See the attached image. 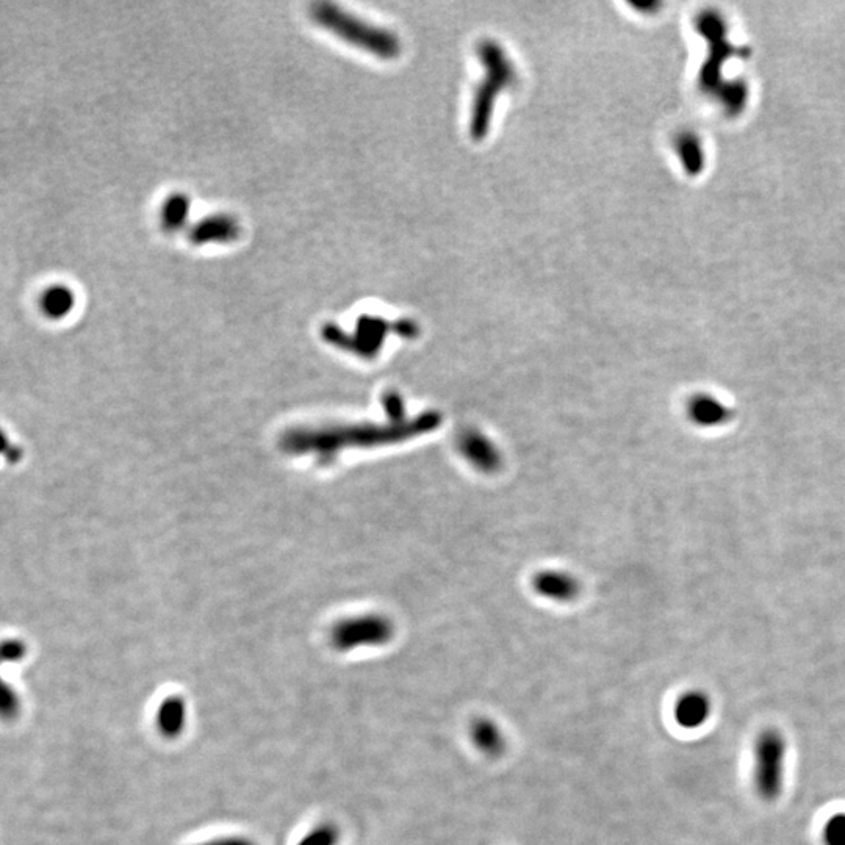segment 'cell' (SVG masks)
I'll return each instance as SVG.
<instances>
[{"instance_id": "obj_1", "label": "cell", "mask_w": 845, "mask_h": 845, "mask_svg": "<svg viewBox=\"0 0 845 845\" xmlns=\"http://www.w3.org/2000/svg\"><path fill=\"white\" fill-rule=\"evenodd\" d=\"M310 16L318 26L334 33L340 40L360 47L376 57L392 60L400 54V41L395 35L387 30L371 26L362 19L354 18L337 5H313Z\"/></svg>"}, {"instance_id": "obj_2", "label": "cell", "mask_w": 845, "mask_h": 845, "mask_svg": "<svg viewBox=\"0 0 845 845\" xmlns=\"http://www.w3.org/2000/svg\"><path fill=\"white\" fill-rule=\"evenodd\" d=\"M786 753V739L778 731H763L756 739L753 748V783L761 799L772 802L780 797L784 786Z\"/></svg>"}, {"instance_id": "obj_3", "label": "cell", "mask_w": 845, "mask_h": 845, "mask_svg": "<svg viewBox=\"0 0 845 845\" xmlns=\"http://www.w3.org/2000/svg\"><path fill=\"white\" fill-rule=\"evenodd\" d=\"M481 55H484V60L489 65L490 74L489 79L484 83V87H481V91H479L478 99H476L478 102H476L472 132L478 140L479 137L486 135L487 127H489L493 99L497 98L501 87H504L512 79L511 66L504 60L500 47L486 44L484 49H481Z\"/></svg>"}, {"instance_id": "obj_4", "label": "cell", "mask_w": 845, "mask_h": 845, "mask_svg": "<svg viewBox=\"0 0 845 845\" xmlns=\"http://www.w3.org/2000/svg\"><path fill=\"white\" fill-rule=\"evenodd\" d=\"M389 620L378 615H365L357 619L343 620L332 631V645L337 650L349 651L364 645H382L392 637Z\"/></svg>"}, {"instance_id": "obj_5", "label": "cell", "mask_w": 845, "mask_h": 845, "mask_svg": "<svg viewBox=\"0 0 845 845\" xmlns=\"http://www.w3.org/2000/svg\"><path fill=\"white\" fill-rule=\"evenodd\" d=\"M387 331H389L387 321L374 317H362L357 321L356 334L348 335L338 328L337 324H326L323 337L337 348L351 349L353 353L360 356L373 357L384 343Z\"/></svg>"}, {"instance_id": "obj_6", "label": "cell", "mask_w": 845, "mask_h": 845, "mask_svg": "<svg viewBox=\"0 0 845 845\" xmlns=\"http://www.w3.org/2000/svg\"><path fill=\"white\" fill-rule=\"evenodd\" d=\"M240 223L234 216L226 213L207 216L204 220L191 227L188 232V240L196 246L209 245V243H232L240 237Z\"/></svg>"}, {"instance_id": "obj_7", "label": "cell", "mask_w": 845, "mask_h": 845, "mask_svg": "<svg viewBox=\"0 0 845 845\" xmlns=\"http://www.w3.org/2000/svg\"><path fill=\"white\" fill-rule=\"evenodd\" d=\"M711 714V702L702 692H689L678 700L675 708L676 722L687 730L702 727Z\"/></svg>"}, {"instance_id": "obj_8", "label": "cell", "mask_w": 845, "mask_h": 845, "mask_svg": "<svg viewBox=\"0 0 845 845\" xmlns=\"http://www.w3.org/2000/svg\"><path fill=\"white\" fill-rule=\"evenodd\" d=\"M187 723V705L182 697L171 695L163 700L157 712V727L168 739L179 738Z\"/></svg>"}, {"instance_id": "obj_9", "label": "cell", "mask_w": 845, "mask_h": 845, "mask_svg": "<svg viewBox=\"0 0 845 845\" xmlns=\"http://www.w3.org/2000/svg\"><path fill=\"white\" fill-rule=\"evenodd\" d=\"M74 306H76V295L66 285H51L41 293V310L51 320H62V318L68 317Z\"/></svg>"}, {"instance_id": "obj_10", "label": "cell", "mask_w": 845, "mask_h": 845, "mask_svg": "<svg viewBox=\"0 0 845 845\" xmlns=\"http://www.w3.org/2000/svg\"><path fill=\"white\" fill-rule=\"evenodd\" d=\"M692 420L702 426H719L727 423L731 418V410L725 404L720 403L717 398L709 395H700L694 398L689 407Z\"/></svg>"}, {"instance_id": "obj_11", "label": "cell", "mask_w": 845, "mask_h": 845, "mask_svg": "<svg viewBox=\"0 0 845 845\" xmlns=\"http://www.w3.org/2000/svg\"><path fill=\"white\" fill-rule=\"evenodd\" d=\"M472 739L476 747L486 755H500L504 750V738L500 728L490 720H476L472 727Z\"/></svg>"}, {"instance_id": "obj_12", "label": "cell", "mask_w": 845, "mask_h": 845, "mask_svg": "<svg viewBox=\"0 0 845 845\" xmlns=\"http://www.w3.org/2000/svg\"><path fill=\"white\" fill-rule=\"evenodd\" d=\"M190 198L184 193L169 196L162 207V227L169 234L180 231L187 223L190 213Z\"/></svg>"}, {"instance_id": "obj_13", "label": "cell", "mask_w": 845, "mask_h": 845, "mask_svg": "<svg viewBox=\"0 0 845 845\" xmlns=\"http://www.w3.org/2000/svg\"><path fill=\"white\" fill-rule=\"evenodd\" d=\"M340 841V831L335 825L321 824L307 833L298 845H337Z\"/></svg>"}, {"instance_id": "obj_14", "label": "cell", "mask_w": 845, "mask_h": 845, "mask_svg": "<svg viewBox=\"0 0 845 845\" xmlns=\"http://www.w3.org/2000/svg\"><path fill=\"white\" fill-rule=\"evenodd\" d=\"M822 836L825 845H845V813L833 814L825 822Z\"/></svg>"}, {"instance_id": "obj_15", "label": "cell", "mask_w": 845, "mask_h": 845, "mask_svg": "<svg viewBox=\"0 0 845 845\" xmlns=\"http://www.w3.org/2000/svg\"><path fill=\"white\" fill-rule=\"evenodd\" d=\"M539 587L543 594L553 595V597L564 598L573 594L572 583H569L564 576H543L542 583L539 584Z\"/></svg>"}, {"instance_id": "obj_16", "label": "cell", "mask_w": 845, "mask_h": 845, "mask_svg": "<svg viewBox=\"0 0 845 845\" xmlns=\"http://www.w3.org/2000/svg\"><path fill=\"white\" fill-rule=\"evenodd\" d=\"M16 712H18V702H16L15 694L0 681V716L10 719L16 716Z\"/></svg>"}, {"instance_id": "obj_17", "label": "cell", "mask_w": 845, "mask_h": 845, "mask_svg": "<svg viewBox=\"0 0 845 845\" xmlns=\"http://www.w3.org/2000/svg\"><path fill=\"white\" fill-rule=\"evenodd\" d=\"M201 845H257L251 839L241 838V836H229V838L213 839L210 842H204Z\"/></svg>"}]
</instances>
